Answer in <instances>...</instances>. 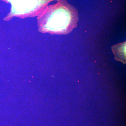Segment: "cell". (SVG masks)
<instances>
[{"label": "cell", "instance_id": "1", "mask_svg": "<svg viewBox=\"0 0 126 126\" xmlns=\"http://www.w3.org/2000/svg\"><path fill=\"white\" fill-rule=\"evenodd\" d=\"M38 16L39 31L51 34L69 33L77 27L79 19L78 10L67 0L47 5Z\"/></svg>", "mask_w": 126, "mask_h": 126}, {"label": "cell", "instance_id": "2", "mask_svg": "<svg viewBox=\"0 0 126 126\" xmlns=\"http://www.w3.org/2000/svg\"><path fill=\"white\" fill-rule=\"evenodd\" d=\"M11 5L10 12L4 19L8 21L14 16L24 19L39 15L49 2L60 0H1Z\"/></svg>", "mask_w": 126, "mask_h": 126}, {"label": "cell", "instance_id": "3", "mask_svg": "<svg viewBox=\"0 0 126 126\" xmlns=\"http://www.w3.org/2000/svg\"><path fill=\"white\" fill-rule=\"evenodd\" d=\"M126 41L115 45L112 47L115 59L124 64L126 63Z\"/></svg>", "mask_w": 126, "mask_h": 126}]
</instances>
